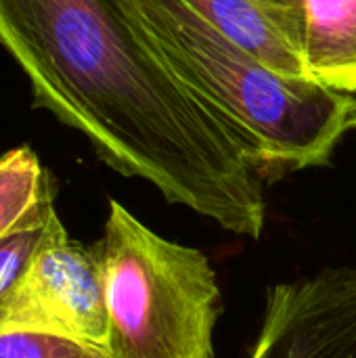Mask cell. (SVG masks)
I'll list each match as a JSON object with an SVG mask.
<instances>
[{"instance_id": "cell-1", "label": "cell", "mask_w": 356, "mask_h": 358, "mask_svg": "<svg viewBox=\"0 0 356 358\" xmlns=\"http://www.w3.org/2000/svg\"><path fill=\"white\" fill-rule=\"evenodd\" d=\"M0 46L27 76L34 105L84 134L109 168L229 233L262 235L260 172L122 0H0Z\"/></svg>"}, {"instance_id": "cell-2", "label": "cell", "mask_w": 356, "mask_h": 358, "mask_svg": "<svg viewBox=\"0 0 356 358\" xmlns=\"http://www.w3.org/2000/svg\"><path fill=\"white\" fill-rule=\"evenodd\" d=\"M170 73L237 138L264 178L325 166L348 132L353 96L287 78L183 0H122Z\"/></svg>"}, {"instance_id": "cell-3", "label": "cell", "mask_w": 356, "mask_h": 358, "mask_svg": "<svg viewBox=\"0 0 356 358\" xmlns=\"http://www.w3.org/2000/svg\"><path fill=\"white\" fill-rule=\"evenodd\" d=\"M97 248L111 358H216L222 296L201 250L157 235L115 199Z\"/></svg>"}, {"instance_id": "cell-4", "label": "cell", "mask_w": 356, "mask_h": 358, "mask_svg": "<svg viewBox=\"0 0 356 358\" xmlns=\"http://www.w3.org/2000/svg\"><path fill=\"white\" fill-rule=\"evenodd\" d=\"M31 329L105 346L107 308L99 248L69 237L63 222L0 296V334ZM107 348V346H105Z\"/></svg>"}, {"instance_id": "cell-5", "label": "cell", "mask_w": 356, "mask_h": 358, "mask_svg": "<svg viewBox=\"0 0 356 358\" xmlns=\"http://www.w3.org/2000/svg\"><path fill=\"white\" fill-rule=\"evenodd\" d=\"M250 358H356V268L273 285Z\"/></svg>"}, {"instance_id": "cell-6", "label": "cell", "mask_w": 356, "mask_h": 358, "mask_svg": "<svg viewBox=\"0 0 356 358\" xmlns=\"http://www.w3.org/2000/svg\"><path fill=\"white\" fill-rule=\"evenodd\" d=\"M275 71L308 80L302 59V0H183Z\"/></svg>"}, {"instance_id": "cell-7", "label": "cell", "mask_w": 356, "mask_h": 358, "mask_svg": "<svg viewBox=\"0 0 356 358\" xmlns=\"http://www.w3.org/2000/svg\"><path fill=\"white\" fill-rule=\"evenodd\" d=\"M302 59L306 78L356 94V0H302Z\"/></svg>"}, {"instance_id": "cell-8", "label": "cell", "mask_w": 356, "mask_h": 358, "mask_svg": "<svg viewBox=\"0 0 356 358\" xmlns=\"http://www.w3.org/2000/svg\"><path fill=\"white\" fill-rule=\"evenodd\" d=\"M48 189H52V180L29 147H17L0 155V237L6 235Z\"/></svg>"}, {"instance_id": "cell-9", "label": "cell", "mask_w": 356, "mask_h": 358, "mask_svg": "<svg viewBox=\"0 0 356 358\" xmlns=\"http://www.w3.org/2000/svg\"><path fill=\"white\" fill-rule=\"evenodd\" d=\"M59 222L55 189H48L34 208L0 237V296L19 279Z\"/></svg>"}, {"instance_id": "cell-10", "label": "cell", "mask_w": 356, "mask_h": 358, "mask_svg": "<svg viewBox=\"0 0 356 358\" xmlns=\"http://www.w3.org/2000/svg\"><path fill=\"white\" fill-rule=\"evenodd\" d=\"M0 358H111L99 344L48 331L17 329L0 334Z\"/></svg>"}, {"instance_id": "cell-11", "label": "cell", "mask_w": 356, "mask_h": 358, "mask_svg": "<svg viewBox=\"0 0 356 358\" xmlns=\"http://www.w3.org/2000/svg\"><path fill=\"white\" fill-rule=\"evenodd\" d=\"M346 130H356V99L353 96L348 113H346Z\"/></svg>"}]
</instances>
